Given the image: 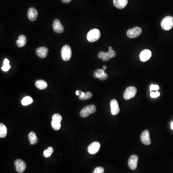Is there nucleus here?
Instances as JSON below:
<instances>
[{"label": "nucleus", "mask_w": 173, "mask_h": 173, "mask_svg": "<svg viewBox=\"0 0 173 173\" xmlns=\"http://www.w3.org/2000/svg\"><path fill=\"white\" fill-rule=\"evenodd\" d=\"M101 32L98 29H92L88 32L86 35V39L91 42H95L100 39Z\"/></svg>", "instance_id": "1"}, {"label": "nucleus", "mask_w": 173, "mask_h": 173, "mask_svg": "<svg viewBox=\"0 0 173 173\" xmlns=\"http://www.w3.org/2000/svg\"><path fill=\"white\" fill-rule=\"evenodd\" d=\"M96 106L94 104L88 105L83 108L80 112V115L82 118H85L89 117L90 114L96 112Z\"/></svg>", "instance_id": "2"}, {"label": "nucleus", "mask_w": 173, "mask_h": 173, "mask_svg": "<svg viewBox=\"0 0 173 173\" xmlns=\"http://www.w3.org/2000/svg\"><path fill=\"white\" fill-rule=\"evenodd\" d=\"M161 27L165 30H169L173 27V18L171 16L165 17L161 22Z\"/></svg>", "instance_id": "3"}, {"label": "nucleus", "mask_w": 173, "mask_h": 173, "mask_svg": "<svg viewBox=\"0 0 173 173\" xmlns=\"http://www.w3.org/2000/svg\"><path fill=\"white\" fill-rule=\"evenodd\" d=\"M61 56L62 59L65 61H68L72 56V50L68 45H65L61 50Z\"/></svg>", "instance_id": "4"}, {"label": "nucleus", "mask_w": 173, "mask_h": 173, "mask_svg": "<svg viewBox=\"0 0 173 173\" xmlns=\"http://www.w3.org/2000/svg\"><path fill=\"white\" fill-rule=\"evenodd\" d=\"M137 92V89L135 86H129L125 90L124 98L125 100H128L134 98Z\"/></svg>", "instance_id": "5"}, {"label": "nucleus", "mask_w": 173, "mask_h": 173, "mask_svg": "<svg viewBox=\"0 0 173 173\" xmlns=\"http://www.w3.org/2000/svg\"><path fill=\"white\" fill-rule=\"evenodd\" d=\"M142 33V29L139 27H136L129 29L127 32V36L129 38L133 39L139 36Z\"/></svg>", "instance_id": "6"}, {"label": "nucleus", "mask_w": 173, "mask_h": 173, "mask_svg": "<svg viewBox=\"0 0 173 173\" xmlns=\"http://www.w3.org/2000/svg\"><path fill=\"white\" fill-rule=\"evenodd\" d=\"M101 147L100 143L97 141H94L91 143L88 146V151L91 155H95L99 151Z\"/></svg>", "instance_id": "7"}, {"label": "nucleus", "mask_w": 173, "mask_h": 173, "mask_svg": "<svg viewBox=\"0 0 173 173\" xmlns=\"http://www.w3.org/2000/svg\"><path fill=\"white\" fill-rule=\"evenodd\" d=\"M138 160V156L136 155H133L130 157L128 161V165L130 169L134 170L137 168Z\"/></svg>", "instance_id": "8"}, {"label": "nucleus", "mask_w": 173, "mask_h": 173, "mask_svg": "<svg viewBox=\"0 0 173 173\" xmlns=\"http://www.w3.org/2000/svg\"><path fill=\"white\" fill-rule=\"evenodd\" d=\"M14 165L16 166V171L19 173H23L26 168V164L21 159L16 160L14 162Z\"/></svg>", "instance_id": "9"}, {"label": "nucleus", "mask_w": 173, "mask_h": 173, "mask_svg": "<svg viewBox=\"0 0 173 173\" xmlns=\"http://www.w3.org/2000/svg\"><path fill=\"white\" fill-rule=\"evenodd\" d=\"M140 140L144 145H149L151 143L150 137H149V131L147 130H145L140 136Z\"/></svg>", "instance_id": "10"}, {"label": "nucleus", "mask_w": 173, "mask_h": 173, "mask_svg": "<svg viewBox=\"0 0 173 173\" xmlns=\"http://www.w3.org/2000/svg\"><path fill=\"white\" fill-rule=\"evenodd\" d=\"M93 76L94 78H99L100 81H104L108 78V75L103 69H97L94 72Z\"/></svg>", "instance_id": "11"}, {"label": "nucleus", "mask_w": 173, "mask_h": 173, "mask_svg": "<svg viewBox=\"0 0 173 173\" xmlns=\"http://www.w3.org/2000/svg\"><path fill=\"white\" fill-rule=\"evenodd\" d=\"M111 112L113 115H117L120 112L119 104L117 100L113 99L110 102Z\"/></svg>", "instance_id": "12"}, {"label": "nucleus", "mask_w": 173, "mask_h": 173, "mask_svg": "<svg viewBox=\"0 0 173 173\" xmlns=\"http://www.w3.org/2000/svg\"><path fill=\"white\" fill-rule=\"evenodd\" d=\"M53 29H54V31L57 33H62L64 32V28L63 25L61 24L59 20L56 19L55 20L53 23Z\"/></svg>", "instance_id": "13"}, {"label": "nucleus", "mask_w": 173, "mask_h": 173, "mask_svg": "<svg viewBox=\"0 0 173 173\" xmlns=\"http://www.w3.org/2000/svg\"><path fill=\"white\" fill-rule=\"evenodd\" d=\"M151 56V52L148 49L143 50L140 53L139 58L142 62H145L148 61Z\"/></svg>", "instance_id": "14"}, {"label": "nucleus", "mask_w": 173, "mask_h": 173, "mask_svg": "<svg viewBox=\"0 0 173 173\" xmlns=\"http://www.w3.org/2000/svg\"><path fill=\"white\" fill-rule=\"evenodd\" d=\"M38 16V12L34 7H31L28 10V18L31 21H36L37 18Z\"/></svg>", "instance_id": "15"}, {"label": "nucleus", "mask_w": 173, "mask_h": 173, "mask_svg": "<svg viewBox=\"0 0 173 173\" xmlns=\"http://www.w3.org/2000/svg\"><path fill=\"white\" fill-rule=\"evenodd\" d=\"M48 51V49L47 48L45 47H41L36 49V53L39 57L44 58L47 55Z\"/></svg>", "instance_id": "16"}, {"label": "nucleus", "mask_w": 173, "mask_h": 173, "mask_svg": "<svg viewBox=\"0 0 173 173\" xmlns=\"http://www.w3.org/2000/svg\"><path fill=\"white\" fill-rule=\"evenodd\" d=\"M128 0H113V4L117 8L122 9L127 6Z\"/></svg>", "instance_id": "17"}, {"label": "nucleus", "mask_w": 173, "mask_h": 173, "mask_svg": "<svg viewBox=\"0 0 173 173\" xmlns=\"http://www.w3.org/2000/svg\"><path fill=\"white\" fill-rule=\"evenodd\" d=\"M27 43V38L26 36L21 35L18 38V39L16 41V44L18 47H23Z\"/></svg>", "instance_id": "18"}, {"label": "nucleus", "mask_w": 173, "mask_h": 173, "mask_svg": "<svg viewBox=\"0 0 173 173\" xmlns=\"http://www.w3.org/2000/svg\"><path fill=\"white\" fill-rule=\"evenodd\" d=\"M35 85L38 89L41 90H45L47 87V83L45 81L43 80H38L36 81Z\"/></svg>", "instance_id": "19"}, {"label": "nucleus", "mask_w": 173, "mask_h": 173, "mask_svg": "<svg viewBox=\"0 0 173 173\" xmlns=\"http://www.w3.org/2000/svg\"><path fill=\"white\" fill-rule=\"evenodd\" d=\"M29 139L31 145H34V144L37 143L38 142L37 136L33 131H31L30 133H29Z\"/></svg>", "instance_id": "20"}, {"label": "nucleus", "mask_w": 173, "mask_h": 173, "mask_svg": "<svg viewBox=\"0 0 173 173\" xmlns=\"http://www.w3.org/2000/svg\"><path fill=\"white\" fill-rule=\"evenodd\" d=\"M98 57L104 62L109 61L110 59L108 53H105L104 52H100L98 54Z\"/></svg>", "instance_id": "21"}, {"label": "nucleus", "mask_w": 173, "mask_h": 173, "mask_svg": "<svg viewBox=\"0 0 173 173\" xmlns=\"http://www.w3.org/2000/svg\"><path fill=\"white\" fill-rule=\"evenodd\" d=\"M7 128L6 126L3 123H1L0 124V138H3L4 137H6V135H7Z\"/></svg>", "instance_id": "22"}, {"label": "nucleus", "mask_w": 173, "mask_h": 173, "mask_svg": "<svg viewBox=\"0 0 173 173\" xmlns=\"http://www.w3.org/2000/svg\"><path fill=\"white\" fill-rule=\"evenodd\" d=\"M33 102V100L30 96H26L24 97L21 101V103L24 106H27L31 104Z\"/></svg>", "instance_id": "23"}, {"label": "nucleus", "mask_w": 173, "mask_h": 173, "mask_svg": "<svg viewBox=\"0 0 173 173\" xmlns=\"http://www.w3.org/2000/svg\"><path fill=\"white\" fill-rule=\"evenodd\" d=\"M54 153V149L52 147H49L47 149L43 151V156L45 158H49Z\"/></svg>", "instance_id": "24"}, {"label": "nucleus", "mask_w": 173, "mask_h": 173, "mask_svg": "<svg viewBox=\"0 0 173 173\" xmlns=\"http://www.w3.org/2000/svg\"><path fill=\"white\" fill-rule=\"evenodd\" d=\"M51 125H52V128L55 130H59L61 128V123L52 120Z\"/></svg>", "instance_id": "25"}, {"label": "nucleus", "mask_w": 173, "mask_h": 173, "mask_svg": "<svg viewBox=\"0 0 173 173\" xmlns=\"http://www.w3.org/2000/svg\"><path fill=\"white\" fill-rule=\"evenodd\" d=\"M52 120L61 123L62 120V116L60 114L55 113L53 115V117H52Z\"/></svg>", "instance_id": "26"}, {"label": "nucleus", "mask_w": 173, "mask_h": 173, "mask_svg": "<svg viewBox=\"0 0 173 173\" xmlns=\"http://www.w3.org/2000/svg\"><path fill=\"white\" fill-rule=\"evenodd\" d=\"M108 54H109V55L110 59L111 58H113L115 57V56L117 55L116 52L112 49V47H109Z\"/></svg>", "instance_id": "27"}, {"label": "nucleus", "mask_w": 173, "mask_h": 173, "mask_svg": "<svg viewBox=\"0 0 173 173\" xmlns=\"http://www.w3.org/2000/svg\"><path fill=\"white\" fill-rule=\"evenodd\" d=\"M92 93L91 92H86L85 93L84 96L82 100H89V99H90L92 98Z\"/></svg>", "instance_id": "28"}, {"label": "nucleus", "mask_w": 173, "mask_h": 173, "mask_svg": "<svg viewBox=\"0 0 173 173\" xmlns=\"http://www.w3.org/2000/svg\"><path fill=\"white\" fill-rule=\"evenodd\" d=\"M104 170L103 168L102 167H97L94 170L93 173H104Z\"/></svg>", "instance_id": "29"}, {"label": "nucleus", "mask_w": 173, "mask_h": 173, "mask_svg": "<svg viewBox=\"0 0 173 173\" xmlns=\"http://www.w3.org/2000/svg\"><path fill=\"white\" fill-rule=\"evenodd\" d=\"M160 94L159 92L156 91L155 92H150V96L152 98H156V97H158L160 96Z\"/></svg>", "instance_id": "30"}, {"label": "nucleus", "mask_w": 173, "mask_h": 173, "mask_svg": "<svg viewBox=\"0 0 173 173\" xmlns=\"http://www.w3.org/2000/svg\"><path fill=\"white\" fill-rule=\"evenodd\" d=\"M159 89V86L157 85H151L150 86V92H154V91H157Z\"/></svg>", "instance_id": "31"}, {"label": "nucleus", "mask_w": 173, "mask_h": 173, "mask_svg": "<svg viewBox=\"0 0 173 173\" xmlns=\"http://www.w3.org/2000/svg\"><path fill=\"white\" fill-rule=\"evenodd\" d=\"M11 66L9 65H3V66L2 67V70L3 71H4V72H7V71L9 70Z\"/></svg>", "instance_id": "32"}, {"label": "nucleus", "mask_w": 173, "mask_h": 173, "mask_svg": "<svg viewBox=\"0 0 173 173\" xmlns=\"http://www.w3.org/2000/svg\"><path fill=\"white\" fill-rule=\"evenodd\" d=\"M9 65V61L7 59H4L3 61V65Z\"/></svg>", "instance_id": "33"}, {"label": "nucleus", "mask_w": 173, "mask_h": 173, "mask_svg": "<svg viewBox=\"0 0 173 173\" xmlns=\"http://www.w3.org/2000/svg\"><path fill=\"white\" fill-rule=\"evenodd\" d=\"M72 0H62V2L65 3H68L71 2Z\"/></svg>", "instance_id": "34"}, {"label": "nucleus", "mask_w": 173, "mask_h": 173, "mask_svg": "<svg viewBox=\"0 0 173 173\" xmlns=\"http://www.w3.org/2000/svg\"><path fill=\"white\" fill-rule=\"evenodd\" d=\"M80 91L79 90H77L76 92V94L77 96H79V94H80Z\"/></svg>", "instance_id": "35"}, {"label": "nucleus", "mask_w": 173, "mask_h": 173, "mask_svg": "<svg viewBox=\"0 0 173 173\" xmlns=\"http://www.w3.org/2000/svg\"><path fill=\"white\" fill-rule=\"evenodd\" d=\"M171 128L173 130V122H172L171 123Z\"/></svg>", "instance_id": "36"}, {"label": "nucleus", "mask_w": 173, "mask_h": 173, "mask_svg": "<svg viewBox=\"0 0 173 173\" xmlns=\"http://www.w3.org/2000/svg\"><path fill=\"white\" fill-rule=\"evenodd\" d=\"M103 70H106V69H107V66H103Z\"/></svg>", "instance_id": "37"}]
</instances>
